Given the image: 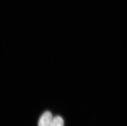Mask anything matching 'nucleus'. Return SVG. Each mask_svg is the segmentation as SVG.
I'll list each match as a JSON object with an SVG mask.
<instances>
[{"label":"nucleus","mask_w":127,"mask_h":126,"mask_svg":"<svg viewBox=\"0 0 127 126\" xmlns=\"http://www.w3.org/2000/svg\"><path fill=\"white\" fill-rule=\"evenodd\" d=\"M53 119L52 113L49 111H46L40 118L38 126H49Z\"/></svg>","instance_id":"nucleus-1"},{"label":"nucleus","mask_w":127,"mask_h":126,"mask_svg":"<svg viewBox=\"0 0 127 126\" xmlns=\"http://www.w3.org/2000/svg\"><path fill=\"white\" fill-rule=\"evenodd\" d=\"M64 120L61 117L57 116L54 118L49 126H64Z\"/></svg>","instance_id":"nucleus-2"}]
</instances>
